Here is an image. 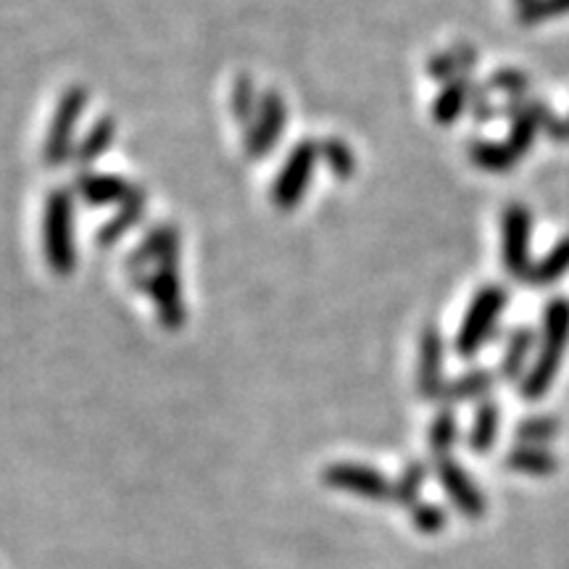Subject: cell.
<instances>
[{"mask_svg":"<svg viewBox=\"0 0 569 569\" xmlns=\"http://www.w3.org/2000/svg\"><path fill=\"white\" fill-rule=\"evenodd\" d=\"M569 343V301L567 298H553V301L546 306L543 315V336H540V348L536 365L530 367L528 377L519 386V393H522L525 401H540L546 393H549L553 380H557V372L561 367V353Z\"/></svg>","mask_w":569,"mask_h":569,"instance_id":"obj_1","label":"cell"},{"mask_svg":"<svg viewBox=\"0 0 569 569\" xmlns=\"http://www.w3.org/2000/svg\"><path fill=\"white\" fill-rule=\"evenodd\" d=\"M42 253L53 274L69 277L77 264L74 248V196L56 188L42 209Z\"/></svg>","mask_w":569,"mask_h":569,"instance_id":"obj_2","label":"cell"},{"mask_svg":"<svg viewBox=\"0 0 569 569\" xmlns=\"http://www.w3.org/2000/svg\"><path fill=\"white\" fill-rule=\"evenodd\" d=\"M507 301H509V293L501 288V284H488V288H482L480 293L475 296L472 306H469L465 319H461L457 343H453L459 356L469 359V356L480 351L486 340H490Z\"/></svg>","mask_w":569,"mask_h":569,"instance_id":"obj_3","label":"cell"},{"mask_svg":"<svg viewBox=\"0 0 569 569\" xmlns=\"http://www.w3.org/2000/svg\"><path fill=\"white\" fill-rule=\"evenodd\" d=\"M148 296L156 306L161 325L169 330H180L184 325V301H182V282H180V251L167 253L153 264L146 277Z\"/></svg>","mask_w":569,"mask_h":569,"instance_id":"obj_4","label":"cell"},{"mask_svg":"<svg viewBox=\"0 0 569 569\" xmlns=\"http://www.w3.org/2000/svg\"><path fill=\"white\" fill-rule=\"evenodd\" d=\"M317 159L319 146L311 140H301L293 151L288 153L280 174H277V180L272 182V193H269V201H272L274 209L290 211L303 201L311 177H315Z\"/></svg>","mask_w":569,"mask_h":569,"instance_id":"obj_5","label":"cell"},{"mask_svg":"<svg viewBox=\"0 0 569 569\" xmlns=\"http://www.w3.org/2000/svg\"><path fill=\"white\" fill-rule=\"evenodd\" d=\"M88 103L90 92L84 88H69L61 96L59 109L53 113L51 130H48L46 148H42V159H46L48 167H59V163L71 159V153H74L77 122H80Z\"/></svg>","mask_w":569,"mask_h":569,"instance_id":"obj_6","label":"cell"},{"mask_svg":"<svg viewBox=\"0 0 569 569\" xmlns=\"http://www.w3.org/2000/svg\"><path fill=\"white\" fill-rule=\"evenodd\" d=\"M284 124H288V109H284V98L277 90H267L261 96L256 117L251 119L246 132V153L248 159H264L274 151L280 142Z\"/></svg>","mask_w":569,"mask_h":569,"instance_id":"obj_7","label":"cell"},{"mask_svg":"<svg viewBox=\"0 0 569 569\" xmlns=\"http://www.w3.org/2000/svg\"><path fill=\"white\" fill-rule=\"evenodd\" d=\"M530 238H532V217L525 206L511 203L501 217V256L503 267L515 280H525L530 272Z\"/></svg>","mask_w":569,"mask_h":569,"instance_id":"obj_8","label":"cell"},{"mask_svg":"<svg viewBox=\"0 0 569 569\" xmlns=\"http://www.w3.org/2000/svg\"><path fill=\"white\" fill-rule=\"evenodd\" d=\"M322 480L327 488L346 490V493L361 498H372V501H388V498H393V482L386 475L377 472L372 467L353 465V461L330 465L322 472Z\"/></svg>","mask_w":569,"mask_h":569,"instance_id":"obj_9","label":"cell"},{"mask_svg":"<svg viewBox=\"0 0 569 569\" xmlns=\"http://www.w3.org/2000/svg\"><path fill=\"white\" fill-rule=\"evenodd\" d=\"M446 346L440 338L436 325H427L419 336V369H417V388L427 401H438L443 398L446 380Z\"/></svg>","mask_w":569,"mask_h":569,"instance_id":"obj_10","label":"cell"},{"mask_svg":"<svg viewBox=\"0 0 569 569\" xmlns=\"http://www.w3.org/2000/svg\"><path fill=\"white\" fill-rule=\"evenodd\" d=\"M436 475L440 480V486L451 498V503L457 507L459 515H465L469 519H480L486 517L488 511V503H486V496L480 493L478 486H475V480L469 478V475L461 469L457 461L451 457L446 459H436Z\"/></svg>","mask_w":569,"mask_h":569,"instance_id":"obj_11","label":"cell"},{"mask_svg":"<svg viewBox=\"0 0 569 569\" xmlns=\"http://www.w3.org/2000/svg\"><path fill=\"white\" fill-rule=\"evenodd\" d=\"M134 184H130L117 174H101V172H88L77 174L74 180V193L84 198L90 206H119L132 196Z\"/></svg>","mask_w":569,"mask_h":569,"instance_id":"obj_12","label":"cell"},{"mask_svg":"<svg viewBox=\"0 0 569 569\" xmlns=\"http://www.w3.org/2000/svg\"><path fill=\"white\" fill-rule=\"evenodd\" d=\"M146 190L134 188L132 196L124 203H119V209L113 211V217L98 230V246H113L117 240H122L134 224L140 222L142 213H146Z\"/></svg>","mask_w":569,"mask_h":569,"instance_id":"obj_13","label":"cell"},{"mask_svg":"<svg viewBox=\"0 0 569 569\" xmlns=\"http://www.w3.org/2000/svg\"><path fill=\"white\" fill-rule=\"evenodd\" d=\"M469 96H472V80L469 77H459L443 84V90L438 92L436 103H432V119L438 124H453L461 117V111L469 109Z\"/></svg>","mask_w":569,"mask_h":569,"instance_id":"obj_14","label":"cell"},{"mask_svg":"<svg viewBox=\"0 0 569 569\" xmlns=\"http://www.w3.org/2000/svg\"><path fill=\"white\" fill-rule=\"evenodd\" d=\"M475 61H478V53H475L472 46H467L465 42V46H457L453 51L432 56L430 63H427V71H430L432 80L446 84L451 80H459V77H469Z\"/></svg>","mask_w":569,"mask_h":569,"instance_id":"obj_15","label":"cell"},{"mask_svg":"<svg viewBox=\"0 0 569 569\" xmlns=\"http://www.w3.org/2000/svg\"><path fill=\"white\" fill-rule=\"evenodd\" d=\"M532 348H536V332L528 330V327H517L507 340V348H503V359L501 367H498V375L507 382L519 380L525 367H528V356L532 353Z\"/></svg>","mask_w":569,"mask_h":569,"instance_id":"obj_16","label":"cell"},{"mask_svg":"<svg viewBox=\"0 0 569 569\" xmlns=\"http://www.w3.org/2000/svg\"><path fill=\"white\" fill-rule=\"evenodd\" d=\"M503 465L511 472L519 475H536V478H546V475H553L559 469V459L553 457L551 451L546 448H536V446H517L511 448L503 459Z\"/></svg>","mask_w":569,"mask_h":569,"instance_id":"obj_17","label":"cell"},{"mask_svg":"<svg viewBox=\"0 0 569 569\" xmlns=\"http://www.w3.org/2000/svg\"><path fill=\"white\" fill-rule=\"evenodd\" d=\"M113 138H117V122H113L111 117H101L90 127L80 146L74 148L71 159L80 163V167H90L92 161H98L106 151H109Z\"/></svg>","mask_w":569,"mask_h":569,"instance_id":"obj_18","label":"cell"},{"mask_svg":"<svg viewBox=\"0 0 569 569\" xmlns=\"http://www.w3.org/2000/svg\"><path fill=\"white\" fill-rule=\"evenodd\" d=\"M469 159L472 163H478L482 172H511L515 163L519 161V156L511 151L509 142H490V140H475L469 146Z\"/></svg>","mask_w":569,"mask_h":569,"instance_id":"obj_19","label":"cell"},{"mask_svg":"<svg viewBox=\"0 0 569 569\" xmlns=\"http://www.w3.org/2000/svg\"><path fill=\"white\" fill-rule=\"evenodd\" d=\"M496 386V375L490 369H472V372L446 382L443 401H472V398H486Z\"/></svg>","mask_w":569,"mask_h":569,"instance_id":"obj_20","label":"cell"},{"mask_svg":"<svg viewBox=\"0 0 569 569\" xmlns=\"http://www.w3.org/2000/svg\"><path fill=\"white\" fill-rule=\"evenodd\" d=\"M565 272H569V234L565 240H559V243L553 246L551 251L538 261V264L530 267V272H528V277H525V282L553 284L557 280H561V277H565Z\"/></svg>","mask_w":569,"mask_h":569,"instance_id":"obj_21","label":"cell"},{"mask_svg":"<svg viewBox=\"0 0 569 569\" xmlns=\"http://www.w3.org/2000/svg\"><path fill=\"white\" fill-rule=\"evenodd\" d=\"M507 113L511 117V134H509V148L515 151L519 159H522L525 153H530L532 142H536V134H538V127L532 122V117L528 111H525V106L519 98H511L509 106H507Z\"/></svg>","mask_w":569,"mask_h":569,"instance_id":"obj_22","label":"cell"},{"mask_svg":"<svg viewBox=\"0 0 569 569\" xmlns=\"http://www.w3.org/2000/svg\"><path fill=\"white\" fill-rule=\"evenodd\" d=\"M498 436V407L493 401H482L469 430V448L475 453H490Z\"/></svg>","mask_w":569,"mask_h":569,"instance_id":"obj_23","label":"cell"},{"mask_svg":"<svg viewBox=\"0 0 569 569\" xmlns=\"http://www.w3.org/2000/svg\"><path fill=\"white\" fill-rule=\"evenodd\" d=\"M561 425L557 417H528L517 425L515 438L522 446H543V443H553L559 438Z\"/></svg>","mask_w":569,"mask_h":569,"instance_id":"obj_24","label":"cell"},{"mask_svg":"<svg viewBox=\"0 0 569 569\" xmlns=\"http://www.w3.org/2000/svg\"><path fill=\"white\" fill-rule=\"evenodd\" d=\"M317 146H319V159L327 163V169H330L332 174L340 177V180H348V177H353L356 156L343 140L327 138L322 142H317Z\"/></svg>","mask_w":569,"mask_h":569,"instance_id":"obj_25","label":"cell"},{"mask_svg":"<svg viewBox=\"0 0 569 569\" xmlns=\"http://www.w3.org/2000/svg\"><path fill=\"white\" fill-rule=\"evenodd\" d=\"M427 480V465L422 461H409L407 469L401 472L398 482H393V501L401 507H415L419 501V490H422Z\"/></svg>","mask_w":569,"mask_h":569,"instance_id":"obj_26","label":"cell"},{"mask_svg":"<svg viewBox=\"0 0 569 569\" xmlns=\"http://www.w3.org/2000/svg\"><path fill=\"white\" fill-rule=\"evenodd\" d=\"M259 101L261 98L256 96V82L248 74H240L238 80H234L232 98H230V109L234 113V119L246 127L251 124V119L256 117V109H259Z\"/></svg>","mask_w":569,"mask_h":569,"instance_id":"obj_27","label":"cell"},{"mask_svg":"<svg viewBox=\"0 0 569 569\" xmlns=\"http://www.w3.org/2000/svg\"><path fill=\"white\" fill-rule=\"evenodd\" d=\"M457 443V415L443 409L430 427V451L436 459H446Z\"/></svg>","mask_w":569,"mask_h":569,"instance_id":"obj_28","label":"cell"},{"mask_svg":"<svg viewBox=\"0 0 569 569\" xmlns=\"http://www.w3.org/2000/svg\"><path fill=\"white\" fill-rule=\"evenodd\" d=\"M519 101H522L525 111L530 113L538 130H543L553 140H569L567 122H561L557 113H553L543 101H538V98H519Z\"/></svg>","mask_w":569,"mask_h":569,"instance_id":"obj_29","label":"cell"},{"mask_svg":"<svg viewBox=\"0 0 569 569\" xmlns=\"http://www.w3.org/2000/svg\"><path fill=\"white\" fill-rule=\"evenodd\" d=\"M569 13V0H530V3L519 6V24H540L553 17H565Z\"/></svg>","mask_w":569,"mask_h":569,"instance_id":"obj_30","label":"cell"},{"mask_svg":"<svg viewBox=\"0 0 569 569\" xmlns=\"http://www.w3.org/2000/svg\"><path fill=\"white\" fill-rule=\"evenodd\" d=\"M409 511H411V525H415L422 536H438V532H443L448 522V511L443 507H436V503L417 501Z\"/></svg>","mask_w":569,"mask_h":569,"instance_id":"obj_31","label":"cell"},{"mask_svg":"<svg viewBox=\"0 0 569 569\" xmlns=\"http://www.w3.org/2000/svg\"><path fill=\"white\" fill-rule=\"evenodd\" d=\"M488 84L498 92H507L509 98H525V92L530 90V80L517 69H498Z\"/></svg>","mask_w":569,"mask_h":569,"instance_id":"obj_32","label":"cell"},{"mask_svg":"<svg viewBox=\"0 0 569 569\" xmlns=\"http://www.w3.org/2000/svg\"><path fill=\"white\" fill-rule=\"evenodd\" d=\"M469 113H472L475 122H493L496 119V106L490 103L488 90L480 84H472V96H469Z\"/></svg>","mask_w":569,"mask_h":569,"instance_id":"obj_33","label":"cell"},{"mask_svg":"<svg viewBox=\"0 0 569 569\" xmlns=\"http://www.w3.org/2000/svg\"><path fill=\"white\" fill-rule=\"evenodd\" d=\"M517 3H519V6H525V3H530V0H517Z\"/></svg>","mask_w":569,"mask_h":569,"instance_id":"obj_34","label":"cell"},{"mask_svg":"<svg viewBox=\"0 0 569 569\" xmlns=\"http://www.w3.org/2000/svg\"><path fill=\"white\" fill-rule=\"evenodd\" d=\"M567 130H569V122H567Z\"/></svg>","mask_w":569,"mask_h":569,"instance_id":"obj_35","label":"cell"}]
</instances>
